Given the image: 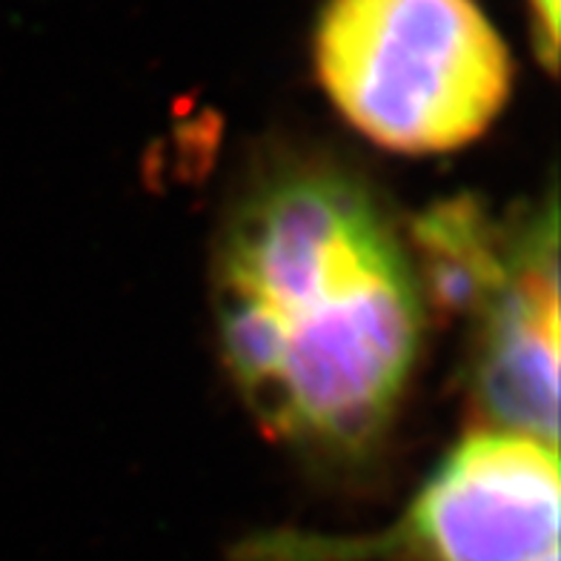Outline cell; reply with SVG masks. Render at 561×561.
Segmentation results:
<instances>
[{
	"mask_svg": "<svg viewBox=\"0 0 561 561\" xmlns=\"http://www.w3.org/2000/svg\"><path fill=\"white\" fill-rule=\"evenodd\" d=\"M224 362L270 436L358 456L413 376L424 298L387 213L324 163L266 172L229 215L215 264Z\"/></svg>",
	"mask_w": 561,
	"mask_h": 561,
	"instance_id": "6da1fadb",
	"label": "cell"
},
{
	"mask_svg": "<svg viewBox=\"0 0 561 561\" xmlns=\"http://www.w3.org/2000/svg\"><path fill=\"white\" fill-rule=\"evenodd\" d=\"M316 64L341 115L396 152H447L502 112L513 67L473 0H330Z\"/></svg>",
	"mask_w": 561,
	"mask_h": 561,
	"instance_id": "7a4b0ae2",
	"label": "cell"
},
{
	"mask_svg": "<svg viewBox=\"0 0 561 561\" xmlns=\"http://www.w3.org/2000/svg\"><path fill=\"white\" fill-rule=\"evenodd\" d=\"M556 444L484 430L458 444L381 536L275 541L261 561H541L559 553Z\"/></svg>",
	"mask_w": 561,
	"mask_h": 561,
	"instance_id": "3957f363",
	"label": "cell"
},
{
	"mask_svg": "<svg viewBox=\"0 0 561 561\" xmlns=\"http://www.w3.org/2000/svg\"><path fill=\"white\" fill-rule=\"evenodd\" d=\"M473 396L495 430L559 442V215L556 198L513 227L507 270L481 298Z\"/></svg>",
	"mask_w": 561,
	"mask_h": 561,
	"instance_id": "277c9868",
	"label": "cell"
},
{
	"mask_svg": "<svg viewBox=\"0 0 561 561\" xmlns=\"http://www.w3.org/2000/svg\"><path fill=\"white\" fill-rule=\"evenodd\" d=\"M527 7L533 18L536 55L553 72L556 55H559V0H527Z\"/></svg>",
	"mask_w": 561,
	"mask_h": 561,
	"instance_id": "5b68a950",
	"label": "cell"
},
{
	"mask_svg": "<svg viewBox=\"0 0 561 561\" xmlns=\"http://www.w3.org/2000/svg\"><path fill=\"white\" fill-rule=\"evenodd\" d=\"M541 561H559V553H556V556H547V559H541Z\"/></svg>",
	"mask_w": 561,
	"mask_h": 561,
	"instance_id": "8992f818",
	"label": "cell"
}]
</instances>
